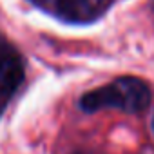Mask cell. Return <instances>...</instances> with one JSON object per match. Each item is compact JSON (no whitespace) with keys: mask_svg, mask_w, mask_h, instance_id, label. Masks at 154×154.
Instances as JSON below:
<instances>
[{"mask_svg":"<svg viewBox=\"0 0 154 154\" xmlns=\"http://www.w3.org/2000/svg\"><path fill=\"white\" fill-rule=\"evenodd\" d=\"M152 2H154V0H152Z\"/></svg>","mask_w":154,"mask_h":154,"instance_id":"5","label":"cell"},{"mask_svg":"<svg viewBox=\"0 0 154 154\" xmlns=\"http://www.w3.org/2000/svg\"><path fill=\"white\" fill-rule=\"evenodd\" d=\"M152 131H154V118H152Z\"/></svg>","mask_w":154,"mask_h":154,"instance_id":"4","label":"cell"},{"mask_svg":"<svg viewBox=\"0 0 154 154\" xmlns=\"http://www.w3.org/2000/svg\"><path fill=\"white\" fill-rule=\"evenodd\" d=\"M58 13L69 20H82L91 11L89 0H56Z\"/></svg>","mask_w":154,"mask_h":154,"instance_id":"3","label":"cell"},{"mask_svg":"<svg viewBox=\"0 0 154 154\" xmlns=\"http://www.w3.org/2000/svg\"><path fill=\"white\" fill-rule=\"evenodd\" d=\"M150 105V87L136 76H122L114 82L85 93L80 109L96 112L102 109H122L123 112H143Z\"/></svg>","mask_w":154,"mask_h":154,"instance_id":"1","label":"cell"},{"mask_svg":"<svg viewBox=\"0 0 154 154\" xmlns=\"http://www.w3.org/2000/svg\"><path fill=\"white\" fill-rule=\"evenodd\" d=\"M24 82L22 58L11 49H0V94L15 93Z\"/></svg>","mask_w":154,"mask_h":154,"instance_id":"2","label":"cell"}]
</instances>
